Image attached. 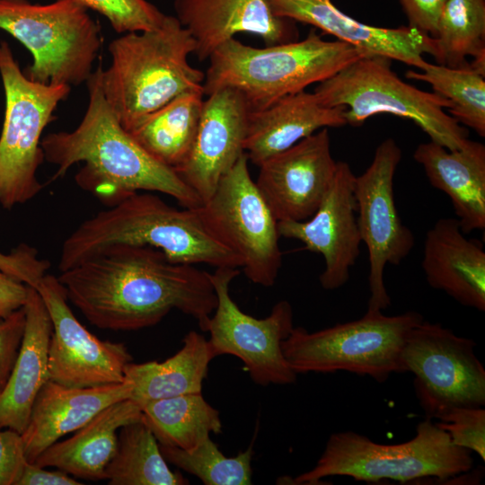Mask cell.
I'll return each instance as SVG.
<instances>
[{"label":"cell","mask_w":485,"mask_h":485,"mask_svg":"<svg viewBox=\"0 0 485 485\" xmlns=\"http://www.w3.org/2000/svg\"><path fill=\"white\" fill-rule=\"evenodd\" d=\"M69 300L94 326L137 331L176 309L203 331L217 304L210 273L169 260L146 245L113 244L57 277Z\"/></svg>","instance_id":"obj_1"},{"label":"cell","mask_w":485,"mask_h":485,"mask_svg":"<svg viewBox=\"0 0 485 485\" xmlns=\"http://www.w3.org/2000/svg\"><path fill=\"white\" fill-rule=\"evenodd\" d=\"M101 69L100 64L86 81L89 101L79 125L41 140L44 159L57 167L51 181L83 163L76 183L108 205L149 191L171 196L186 208L200 207V198L174 170L153 158L121 126L104 96Z\"/></svg>","instance_id":"obj_2"},{"label":"cell","mask_w":485,"mask_h":485,"mask_svg":"<svg viewBox=\"0 0 485 485\" xmlns=\"http://www.w3.org/2000/svg\"><path fill=\"white\" fill-rule=\"evenodd\" d=\"M113 244L155 248L175 263L242 267L206 228L195 208L178 209L149 191L136 192L82 222L64 241L60 272Z\"/></svg>","instance_id":"obj_3"},{"label":"cell","mask_w":485,"mask_h":485,"mask_svg":"<svg viewBox=\"0 0 485 485\" xmlns=\"http://www.w3.org/2000/svg\"><path fill=\"white\" fill-rule=\"evenodd\" d=\"M196 43L173 15L152 30L124 33L109 45L110 65L101 69L104 96L128 131L176 97L204 93L205 74L189 63Z\"/></svg>","instance_id":"obj_4"},{"label":"cell","mask_w":485,"mask_h":485,"mask_svg":"<svg viewBox=\"0 0 485 485\" xmlns=\"http://www.w3.org/2000/svg\"><path fill=\"white\" fill-rule=\"evenodd\" d=\"M365 57L340 40H325L314 30L302 40L255 48L230 39L208 57L204 94L237 90L250 111L264 110L281 98L319 84Z\"/></svg>","instance_id":"obj_5"},{"label":"cell","mask_w":485,"mask_h":485,"mask_svg":"<svg viewBox=\"0 0 485 485\" xmlns=\"http://www.w3.org/2000/svg\"><path fill=\"white\" fill-rule=\"evenodd\" d=\"M472 452L454 445L449 435L427 418L407 442L384 445L354 431L331 435L316 464L296 476L295 484L315 485L329 476L376 483L443 481L472 469Z\"/></svg>","instance_id":"obj_6"},{"label":"cell","mask_w":485,"mask_h":485,"mask_svg":"<svg viewBox=\"0 0 485 485\" xmlns=\"http://www.w3.org/2000/svg\"><path fill=\"white\" fill-rule=\"evenodd\" d=\"M392 61L362 57L319 83L313 93L325 106L345 107L347 125L360 127L373 116L392 114L413 121L430 141L449 150L463 147L469 133L445 111L450 102L402 81L392 71Z\"/></svg>","instance_id":"obj_7"},{"label":"cell","mask_w":485,"mask_h":485,"mask_svg":"<svg viewBox=\"0 0 485 485\" xmlns=\"http://www.w3.org/2000/svg\"><path fill=\"white\" fill-rule=\"evenodd\" d=\"M81 0H0V29L31 54L26 75L48 84L86 83L102 45L101 26Z\"/></svg>","instance_id":"obj_8"},{"label":"cell","mask_w":485,"mask_h":485,"mask_svg":"<svg viewBox=\"0 0 485 485\" xmlns=\"http://www.w3.org/2000/svg\"><path fill=\"white\" fill-rule=\"evenodd\" d=\"M423 320L414 311L389 316L367 309L357 320L313 332L294 327L282 341V351L297 375L347 371L384 383L400 374L406 339Z\"/></svg>","instance_id":"obj_9"},{"label":"cell","mask_w":485,"mask_h":485,"mask_svg":"<svg viewBox=\"0 0 485 485\" xmlns=\"http://www.w3.org/2000/svg\"><path fill=\"white\" fill-rule=\"evenodd\" d=\"M0 75L5 96L0 136V205L11 209L30 201L42 189L37 177L45 160L41 136L71 86L31 80L6 41H0Z\"/></svg>","instance_id":"obj_10"},{"label":"cell","mask_w":485,"mask_h":485,"mask_svg":"<svg viewBox=\"0 0 485 485\" xmlns=\"http://www.w3.org/2000/svg\"><path fill=\"white\" fill-rule=\"evenodd\" d=\"M248 163L243 153L212 196L195 209L211 234L240 258L247 278L270 287L282 265L278 222L251 179Z\"/></svg>","instance_id":"obj_11"},{"label":"cell","mask_w":485,"mask_h":485,"mask_svg":"<svg viewBox=\"0 0 485 485\" xmlns=\"http://www.w3.org/2000/svg\"><path fill=\"white\" fill-rule=\"evenodd\" d=\"M476 343L441 323L423 320L409 333L400 374L414 375V389L427 418L436 419L454 407L485 404V369Z\"/></svg>","instance_id":"obj_12"},{"label":"cell","mask_w":485,"mask_h":485,"mask_svg":"<svg viewBox=\"0 0 485 485\" xmlns=\"http://www.w3.org/2000/svg\"><path fill=\"white\" fill-rule=\"evenodd\" d=\"M239 274L237 268L230 267L216 268L210 273L217 304L207 331L216 357H238L251 380L261 386L295 383L297 374L286 360L281 347L294 328L291 304L287 300L278 302L263 319L245 313L230 295V284Z\"/></svg>","instance_id":"obj_13"},{"label":"cell","mask_w":485,"mask_h":485,"mask_svg":"<svg viewBox=\"0 0 485 485\" xmlns=\"http://www.w3.org/2000/svg\"><path fill=\"white\" fill-rule=\"evenodd\" d=\"M402 153L394 139L376 147L366 171L355 178L357 221L369 258L368 310L383 311L391 305L384 272L387 264L399 265L410 253L415 238L397 211L393 181Z\"/></svg>","instance_id":"obj_14"},{"label":"cell","mask_w":485,"mask_h":485,"mask_svg":"<svg viewBox=\"0 0 485 485\" xmlns=\"http://www.w3.org/2000/svg\"><path fill=\"white\" fill-rule=\"evenodd\" d=\"M36 289L52 323L49 380L75 388L125 382V367L132 361L127 347L101 340L88 331L74 315L57 277L47 274Z\"/></svg>","instance_id":"obj_15"},{"label":"cell","mask_w":485,"mask_h":485,"mask_svg":"<svg viewBox=\"0 0 485 485\" xmlns=\"http://www.w3.org/2000/svg\"><path fill=\"white\" fill-rule=\"evenodd\" d=\"M355 178L348 163L337 162L331 187L314 214L304 221L278 223L280 237L298 240L307 251L323 257L319 281L325 290L338 289L348 282L360 253Z\"/></svg>","instance_id":"obj_16"},{"label":"cell","mask_w":485,"mask_h":485,"mask_svg":"<svg viewBox=\"0 0 485 485\" xmlns=\"http://www.w3.org/2000/svg\"><path fill=\"white\" fill-rule=\"evenodd\" d=\"M259 167L256 185L278 222L310 218L329 190L337 169L328 128L269 157Z\"/></svg>","instance_id":"obj_17"},{"label":"cell","mask_w":485,"mask_h":485,"mask_svg":"<svg viewBox=\"0 0 485 485\" xmlns=\"http://www.w3.org/2000/svg\"><path fill=\"white\" fill-rule=\"evenodd\" d=\"M250 109L234 89L222 88L207 95L191 151L174 169L200 198L208 199L221 178L244 153Z\"/></svg>","instance_id":"obj_18"},{"label":"cell","mask_w":485,"mask_h":485,"mask_svg":"<svg viewBox=\"0 0 485 485\" xmlns=\"http://www.w3.org/2000/svg\"><path fill=\"white\" fill-rule=\"evenodd\" d=\"M275 16L311 25L366 56H381L419 68L423 55L436 57V39L410 26L385 28L361 22L331 0H267Z\"/></svg>","instance_id":"obj_19"},{"label":"cell","mask_w":485,"mask_h":485,"mask_svg":"<svg viewBox=\"0 0 485 485\" xmlns=\"http://www.w3.org/2000/svg\"><path fill=\"white\" fill-rule=\"evenodd\" d=\"M175 17L193 37L196 54L204 61L238 33H251L266 46L291 41L293 21L275 16L267 0H173Z\"/></svg>","instance_id":"obj_20"},{"label":"cell","mask_w":485,"mask_h":485,"mask_svg":"<svg viewBox=\"0 0 485 485\" xmlns=\"http://www.w3.org/2000/svg\"><path fill=\"white\" fill-rule=\"evenodd\" d=\"M125 381L89 388L67 387L48 380L40 390L29 422L21 434L25 458L38 456L65 435L75 432L106 407L131 397Z\"/></svg>","instance_id":"obj_21"},{"label":"cell","mask_w":485,"mask_h":485,"mask_svg":"<svg viewBox=\"0 0 485 485\" xmlns=\"http://www.w3.org/2000/svg\"><path fill=\"white\" fill-rule=\"evenodd\" d=\"M456 218H439L427 232L421 268L428 285L461 304L485 311V251Z\"/></svg>","instance_id":"obj_22"},{"label":"cell","mask_w":485,"mask_h":485,"mask_svg":"<svg viewBox=\"0 0 485 485\" xmlns=\"http://www.w3.org/2000/svg\"><path fill=\"white\" fill-rule=\"evenodd\" d=\"M25 324L10 375L0 392V429H25L41 387L49 380L48 346L52 323L37 291L29 287L23 305Z\"/></svg>","instance_id":"obj_23"},{"label":"cell","mask_w":485,"mask_h":485,"mask_svg":"<svg viewBox=\"0 0 485 485\" xmlns=\"http://www.w3.org/2000/svg\"><path fill=\"white\" fill-rule=\"evenodd\" d=\"M414 160L434 188L446 194L464 234L485 229V146L468 139L449 150L433 141L419 144Z\"/></svg>","instance_id":"obj_24"},{"label":"cell","mask_w":485,"mask_h":485,"mask_svg":"<svg viewBox=\"0 0 485 485\" xmlns=\"http://www.w3.org/2000/svg\"><path fill=\"white\" fill-rule=\"evenodd\" d=\"M345 110L325 106L305 90L285 96L264 110L250 111L244 153L259 166L322 128L347 125Z\"/></svg>","instance_id":"obj_25"},{"label":"cell","mask_w":485,"mask_h":485,"mask_svg":"<svg viewBox=\"0 0 485 485\" xmlns=\"http://www.w3.org/2000/svg\"><path fill=\"white\" fill-rule=\"evenodd\" d=\"M142 418V405L137 401L130 398L117 401L100 411L70 438L52 444L33 463L55 467L77 478L105 480L119 428Z\"/></svg>","instance_id":"obj_26"},{"label":"cell","mask_w":485,"mask_h":485,"mask_svg":"<svg viewBox=\"0 0 485 485\" xmlns=\"http://www.w3.org/2000/svg\"><path fill=\"white\" fill-rule=\"evenodd\" d=\"M215 357L208 340L190 331L184 336L181 348L163 362H130L126 366L125 381L132 384L130 399L143 405L154 400L200 393Z\"/></svg>","instance_id":"obj_27"},{"label":"cell","mask_w":485,"mask_h":485,"mask_svg":"<svg viewBox=\"0 0 485 485\" xmlns=\"http://www.w3.org/2000/svg\"><path fill=\"white\" fill-rule=\"evenodd\" d=\"M203 95L200 92L183 93L146 116L128 132L153 158L174 170L191 151Z\"/></svg>","instance_id":"obj_28"},{"label":"cell","mask_w":485,"mask_h":485,"mask_svg":"<svg viewBox=\"0 0 485 485\" xmlns=\"http://www.w3.org/2000/svg\"><path fill=\"white\" fill-rule=\"evenodd\" d=\"M143 419L158 443L190 450L210 433L222 432L219 411L202 393H189L147 401L142 405Z\"/></svg>","instance_id":"obj_29"},{"label":"cell","mask_w":485,"mask_h":485,"mask_svg":"<svg viewBox=\"0 0 485 485\" xmlns=\"http://www.w3.org/2000/svg\"><path fill=\"white\" fill-rule=\"evenodd\" d=\"M110 485H186L189 480L172 471L160 445L143 418L119 428L115 454L105 472Z\"/></svg>","instance_id":"obj_30"},{"label":"cell","mask_w":485,"mask_h":485,"mask_svg":"<svg viewBox=\"0 0 485 485\" xmlns=\"http://www.w3.org/2000/svg\"><path fill=\"white\" fill-rule=\"evenodd\" d=\"M418 69H409L405 77L431 85L435 93L450 102L448 114L480 137H485V76L469 64L450 67L425 60Z\"/></svg>","instance_id":"obj_31"},{"label":"cell","mask_w":485,"mask_h":485,"mask_svg":"<svg viewBox=\"0 0 485 485\" xmlns=\"http://www.w3.org/2000/svg\"><path fill=\"white\" fill-rule=\"evenodd\" d=\"M437 64L467 66L466 57L485 48V0H448L436 34Z\"/></svg>","instance_id":"obj_32"},{"label":"cell","mask_w":485,"mask_h":485,"mask_svg":"<svg viewBox=\"0 0 485 485\" xmlns=\"http://www.w3.org/2000/svg\"><path fill=\"white\" fill-rule=\"evenodd\" d=\"M160 449L167 463L196 476L205 485L251 484L252 443L234 457H226L210 437L190 450L163 445Z\"/></svg>","instance_id":"obj_33"},{"label":"cell","mask_w":485,"mask_h":485,"mask_svg":"<svg viewBox=\"0 0 485 485\" xmlns=\"http://www.w3.org/2000/svg\"><path fill=\"white\" fill-rule=\"evenodd\" d=\"M104 16L118 33L144 31L158 27L165 14L148 0H81Z\"/></svg>","instance_id":"obj_34"},{"label":"cell","mask_w":485,"mask_h":485,"mask_svg":"<svg viewBox=\"0 0 485 485\" xmlns=\"http://www.w3.org/2000/svg\"><path fill=\"white\" fill-rule=\"evenodd\" d=\"M451 442L476 453L485 460V410L482 407H454L436 418Z\"/></svg>","instance_id":"obj_35"},{"label":"cell","mask_w":485,"mask_h":485,"mask_svg":"<svg viewBox=\"0 0 485 485\" xmlns=\"http://www.w3.org/2000/svg\"><path fill=\"white\" fill-rule=\"evenodd\" d=\"M49 266L47 260L40 259L36 249L25 243L9 253L0 251V270L35 289L47 275Z\"/></svg>","instance_id":"obj_36"},{"label":"cell","mask_w":485,"mask_h":485,"mask_svg":"<svg viewBox=\"0 0 485 485\" xmlns=\"http://www.w3.org/2000/svg\"><path fill=\"white\" fill-rule=\"evenodd\" d=\"M25 324L23 307L0 318V392L5 384L22 341Z\"/></svg>","instance_id":"obj_37"},{"label":"cell","mask_w":485,"mask_h":485,"mask_svg":"<svg viewBox=\"0 0 485 485\" xmlns=\"http://www.w3.org/2000/svg\"><path fill=\"white\" fill-rule=\"evenodd\" d=\"M26 462L21 434L0 429V485H15Z\"/></svg>","instance_id":"obj_38"},{"label":"cell","mask_w":485,"mask_h":485,"mask_svg":"<svg viewBox=\"0 0 485 485\" xmlns=\"http://www.w3.org/2000/svg\"><path fill=\"white\" fill-rule=\"evenodd\" d=\"M448 0H399L409 26L435 38L441 13Z\"/></svg>","instance_id":"obj_39"},{"label":"cell","mask_w":485,"mask_h":485,"mask_svg":"<svg viewBox=\"0 0 485 485\" xmlns=\"http://www.w3.org/2000/svg\"><path fill=\"white\" fill-rule=\"evenodd\" d=\"M29 287L0 270V318L23 307Z\"/></svg>","instance_id":"obj_40"},{"label":"cell","mask_w":485,"mask_h":485,"mask_svg":"<svg viewBox=\"0 0 485 485\" xmlns=\"http://www.w3.org/2000/svg\"><path fill=\"white\" fill-rule=\"evenodd\" d=\"M70 474L61 471H48L26 462L15 485H81Z\"/></svg>","instance_id":"obj_41"}]
</instances>
